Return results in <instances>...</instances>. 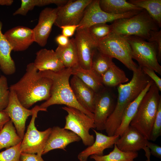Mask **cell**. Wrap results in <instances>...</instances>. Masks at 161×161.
Segmentation results:
<instances>
[{"mask_svg":"<svg viewBox=\"0 0 161 161\" xmlns=\"http://www.w3.org/2000/svg\"><path fill=\"white\" fill-rule=\"evenodd\" d=\"M74 39L80 66L85 69H92L93 58L97 49V41L88 28L77 30Z\"/></svg>","mask_w":161,"mask_h":161,"instance_id":"obj_13","label":"cell"},{"mask_svg":"<svg viewBox=\"0 0 161 161\" xmlns=\"http://www.w3.org/2000/svg\"><path fill=\"white\" fill-rule=\"evenodd\" d=\"M144 72L154 82L160 91H161V79L152 69L148 68H142Z\"/></svg>","mask_w":161,"mask_h":161,"instance_id":"obj_38","label":"cell"},{"mask_svg":"<svg viewBox=\"0 0 161 161\" xmlns=\"http://www.w3.org/2000/svg\"><path fill=\"white\" fill-rule=\"evenodd\" d=\"M21 143L0 152V161H20Z\"/></svg>","mask_w":161,"mask_h":161,"instance_id":"obj_34","label":"cell"},{"mask_svg":"<svg viewBox=\"0 0 161 161\" xmlns=\"http://www.w3.org/2000/svg\"><path fill=\"white\" fill-rule=\"evenodd\" d=\"M41 155L35 154H28L21 152L20 161H45Z\"/></svg>","mask_w":161,"mask_h":161,"instance_id":"obj_40","label":"cell"},{"mask_svg":"<svg viewBox=\"0 0 161 161\" xmlns=\"http://www.w3.org/2000/svg\"><path fill=\"white\" fill-rule=\"evenodd\" d=\"M78 25H66L61 27L62 34L67 37H72L76 31Z\"/></svg>","mask_w":161,"mask_h":161,"instance_id":"obj_41","label":"cell"},{"mask_svg":"<svg viewBox=\"0 0 161 161\" xmlns=\"http://www.w3.org/2000/svg\"><path fill=\"white\" fill-rule=\"evenodd\" d=\"M153 81L151 79L146 87L138 96L128 106L123 114L120 124L116 130L115 135L120 136L130 125L135 114L140 104L143 96L148 90Z\"/></svg>","mask_w":161,"mask_h":161,"instance_id":"obj_24","label":"cell"},{"mask_svg":"<svg viewBox=\"0 0 161 161\" xmlns=\"http://www.w3.org/2000/svg\"><path fill=\"white\" fill-rule=\"evenodd\" d=\"M21 5L13 14V16L20 15L26 16L29 11L38 6V0H21Z\"/></svg>","mask_w":161,"mask_h":161,"instance_id":"obj_36","label":"cell"},{"mask_svg":"<svg viewBox=\"0 0 161 161\" xmlns=\"http://www.w3.org/2000/svg\"><path fill=\"white\" fill-rule=\"evenodd\" d=\"M148 140L146 146L150 150L151 154L159 159L161 158V147L158 145L150 142Z\"/></svg>","mask_w":161,"mask_h":161,"instance_id":"obj_39","label":"cell"},{"mask_svg":"<svg viewBox=\"0 0 161 161\" xmlns=\"http://www.w3.org/2000/svg\"><path fill=\"white\" fill-rule=\"evenodd\" d=\"M73 75L69 83L76 99L84 109L93 113L96 93L77 76Z\"/></svg>","mask_w":161,"mask_h":161,"instance_id":"obj_19","label":"cell"},{"mask_svg":"<svg viewBox=\"0 0 161 161\" xmlns=\"http://www.w3.org/2000/svg\"><path fill=\"white\" fill-rule=\"evenodd\" d=\"M148 41L154 42L157 44V59L160 63L161 60V30L151 31Z\"/></svg>","mask_w":161,"mask_h":161,"instance_id":"obj_37","label":"cell"},{"mask_svg":"<svg viewBox=\"0 0 161 161\" xmlns=\"http://www.w3.org/2000/svg\"><path fill=\"white\" fill-rule=\"evenodd\" d=\"M10 93L7 78L5 76L1 75L0 77V111H3L7 107Z\"/></svg>","mask_w":161,"mask_h":161,"instance_id":"obj_33","label":"cell"},{"mask_svg":"<svg viewBox=\"0 0 161 161\" xmlns=\"http://www.w3.org/2000/svg\"><path fill=\"white\" fill-rule=\"evenodd\" d=\"M99 5L103 11L114 14H121L131 11L144 10L126 0H99Z\"/></svg>","mask_w":161,"mask_h":161,"instance_id":"obj_25","label":"cell"},{"mask_svg":"<svg viewBox=\"0 0 161 161\" xmlns=\"http://www.w3.org/2000/svg\"><path fill=\"white\" fill-rule=\"evenodd\" d=\"M72 74L77 76L96 93L105 87L101 77L92 69H85L79 65L72 68Z\"/></svg>","mask_w":161,"mask_h":161,"instance_id":"obj_26","label":"cell"},{"mask_svg":"<svg viewBox=\"0 0 161 161\" xmlns=\"http://www.w3.org/2000/svg\"><path fill=\"white\" fill-rule=\"evenodd\" d=\"M113 58L107 56L97 49L94 55L92 69L100 77L114 64Z\"/></svg>","mask_w":161,"mask_h":161,"instance_id":"obj_31","label":"cell"},{"mask_svg":"<svg viewBox=\"0 0 161 161\" xmlns=\"http://www.w3.org/2000/svg\"><path fill=\"white\" fill-rule=\"evenodd\" d=\"M58 11L57 7H46L40 12L37 25L33 29L35 42L41 47H44L54 24Z\"/></svg>","mask_w":161,"mask_h":161,"instance_id":"obj_15","label":"cell"},{"mask_svg":"<svg viewBox=\"0 0 161 161\" xmlns=\"http://www.w3.org/2000/svg\"><path fill=\"white\" fill-rule=\"evenodd\" d=\"M35 107L31 120L21 143V152L28 154L37 153L42 156L52 128H49L43 131L37 129L35 125V120L38 112H47V110L41 108L39 106H35Z\"/></svg>","mask_w":161,"mask_h":161,"instance_id":"obj_9","label":"cell"},{"mask_svg":"<svg viewBox=\"0 0 161 161\" xmlns=\"http://www.w3.org/2000/svg\"><path fill=\"white\" fill-rule=\"evenodd\" d=\"M36 55L33 63L39 71L57 72L65 68L53 49H42L37 52Z\"/></svg>","mask_w":161,"mask_h":161,"instance_id":"obj_21","label":"cell"},{"mask_svg":"<svg viewBox=\"0 0 161 161\" xmlns=\"http://www.w3.org/2000/svg\"><path fill=\"white\" fill-rule=\"evenodd\" d=\"M40 71L43 75L50 78L52 83L50 97L39 106L40 108L47 109L52 105H64L77 109L94 119V114L82 107L75 97L69 82L72 75L71 68H65L57 72L49 70Z\"/></svg>","mask_w":161,"mask_h":161,"instance_id":"obj_3","label":"cell"},{"mask_svg":"<svg viewBox=\"0 0 161 161\" xmlns=\"http://www.w3.org/2000/svg\"><path fill=\"white\" fill-rule=\"evenodd\" d=\"M55 52L65 68L72 69L80 65L74 38L70 39L67 46H58Z\"/></svg>","mask_w":161,"mask_h":161,"instance_id":"obj_23","label":"cell"},{"mask_svg":"<svg viewBox=\"0 0 161 161\" xmlns=\"http://www.w3.org/2000/svg\"><path fill=\"white\" fill-rule=\"evenodd\" d=\"M148 140L136 129L130 125L115 144L121 151L136 152L146 146Z\"/></svg>","mask_w":161,"mask_h":161,"instance_id":"obj_18","label":"cell"},{"mask_svg":"<svg viewBox=\"0 0 161 161\" xmlns=\"http://www.w3.org/2000/svg\"><path fill=\"white\" fill-rule=\"evenodd\" d=\"M104 86L111 88L117 86L129 81L124 71L116 65H112L101 76Z\"/></svg>","mask_w":161,"mask_h":161,"instance_id":"obj_27","label":"cell"},{"mask_svg":"<svg viewBox=\"0 0 161 161\" xmlns=\"http://www.w3.org/2000/svg\"><path fill=\"white\" fill-rule=\"evenodd\" d=\"M161 135V100L152 126L149 140L155 141Z\"/></svg>","mask_w":161,"mask_h":161,"instance_id":"obj_35","label":"cell"},{"mask_svg":"<svg viewBox=\"0 0 161 161\" xmlns=\"http://www.w3.org/2000/svg\"><path fill=\"white\" fill-rule=\"evenodd\" d=\"M88 29L92 36L97 41L111 33L112 26L106 23H100L94 25Z\"/></svg>","mask_w":161,"mask_h":161,"instance_id":"obj_32","label":"cell"},{"mask_svg":"<svg viewBox=\"0 0 161 161\" xmlns=\"http://www.w3.org/2000/svg\"><path fill=\"white\" fill-rule=\"evenodd\" d=\"M4 34L14 51H24L35 42L33 29L25 27H13Z\"/></svg>","mask_w":161,"mask_h":161,"instance_id":"obj_17","label":"cell"},{"mask_svg":"<svg viewBox=\"0 0 161 161\" xmlns=\"http://www.w3.org/2000/svg\"><path fill=\"white\" fill-rule=\"evenodd\" d=\"M10 120V118L5 112L3 111H0V127H3Z\"/></svg>","mask_w":161,"mask_h":161,"instance_id":"obj_43","label":"cell"},{"mask_svg":"<svg viewBox=\"0 0 161 161\" xmlns=\"http://www.w3.org/2000/svg\"><path fill=\"white\" fill-rule=\"evenodd\" d=\"M125 37L131 47L132 58L137 62L139 66L152 69L161 75V66L157 60L156 43L134 35Z\"/></svg>","mask_w":161,"mask_h":161,"instance_id":"obj_7","label":"cell"},{"mask_svg":"<svg viewBox=\"0 0 161 161\" xmlns=\"http://www.w3.org/2000/svg\"><path fill=\"white\" fill-rule=\"evenodd\" d=\"M22 140L10 120L4 125L0 131V150L16 145Z\"/></svg>","mask_w":161,"mask_h":161,"instance_id":"obj_28","label":"cell"},{"mask_svg":"<svg viewBox=\"0 0 161 161\" xmlns=\"http://www.w3.org/2000/svg\"><path fill=\"white\" fill-rule=\"evenodd\" d=\"M1 68H0V77L1 76V75H0V71H1Z\"/></svg>","mask_w":161,"mask_h":161,"instance_id":"obj_47","label":"cell"},{"mask_svg":"<svg viewBox=\"0 0 161 161\" xmlns=\"http://www.w3.org/2000/svg\"><path fill=\"white\" fill-rule=\"evenodd\" d=\"M141 11L133 10L121 14H114L103 11L99 5V0H92L86 7L82 18L77 29L89 28L98 24L106 23L123 18L131 17Z\"/></svg>","mask_w":161,"mask_h":161,"instance_id":"obj_10","label":"cell"},{"mask_svg":"<svg viewBox=\"0 0 161 161\" xmlns=\"http://www.w3.org/2000/svg\"><path fill=\"white\" fill-rule=\"evenodd\" d=\"M10 91L9 102L3 111L12 121L17 134L22 140L25 134L26 120L29 116L32 115L35 107L30 110L26 108L21 103L15 93Z\"/></svg>","mask_w":161,"mask_h":161,"instance_id":"obj_14","label":"cell"},{"mask_svg":"<svg viewBox=\"0 0 161 161\" xmlns=\"http://www.w3.org/2000/svg\"><path fill=\"white\" fill-rule=\"evenodd\" d=\"M143 150L145 152V156L146 157L147 159L145 161H150L151 153L149 148L147 147H145Z\"/></svg>","mask_w":161,"mask_h":161,"instance_id":"obj_45","label":"cell"},{"mask_svg":"<svg viewBox=\"0 0 161 161\" xmlns=\"http://www.w3.org/2000/svg\"><path fill=\"white\" fill-rule=\"evenodd\" d=\"M62 109L68 113L65 117L64 128L79 136L85 145H91L95 140L94 136L89 134V131L91 129L95 128L94 120L77 109L67 106Z\"/></svg>","mask_w":161,"mask_h":161,"instance_id":"obj_8","label":"cell"},{"mask_svg":"<svg viewBox=\"0 0 161 161\" xmlns=\"http://www.w3.org/2000/svg\"><path fill=\"white\" fill-rule=\"evenodd\" d=\"M160 91L153 81L143 98L130 124L148 140L161 100Z\"/></svg>","mask_w":161,"mask_h":161,"instance_id":"obj_4","label":"cell"},{"mask_svg":"<svg viewBox=\"0 0 161 161\" xmlns=\"http://www.w3.org/2000/svg\"><path fill=\"white\" fill-rule=\"evenodd\" d=\"M110 88L105 87L96 93L93 120L95 128L98 130H104L106 121L115 106L116 97Z\"/></svg>","mask_w":161,"mask_h":161,"instance_id":"obj_11","label":"cell"},{"mask_svg":"<svg viewBox=\"0 0 161 161\" xmlns=\"http://www.w3.org/2000/svg\"><path fill=\"white\" fill-rule=\"evenodd\" d=\"M3 127H0V131Z\"/></svg>","mask_w":161,"mask_h":161,"instance_id":"obj_46","label":"cell"},{"mask_svg":"<svg viewBox=\"0 0 161 161\" xmlns=\"http://www.w3.org/2000/svg\"><path fill=\"white\" fill-rule=\"evenodd\" d=\"M92 129L95 134V140L91 145L88 146L78 154V158L80 161H87L88 157L92 155H103L104 150L113 148L120 137L115 135L107 136Z\"/></svg>","mask_w":161,"mask_h":161,"instance_id":"obj_20","label":"cell"},{"mask_svg":"<svg viewBox=\"0 0 161 161\" xmlns=\"http://www.w3.org/2000/svg\"><path fill=\"white\" fill-rule=\"evenodd\" d=\"M111 25L110 33L124 37L136 36L146 41L151 31H157L160 28L144 10L131 17L116 20Z\"/></svg>","mask_w":161,"mask_h":161,"instance_id":"obj_5","label":"cell"},{"mask_svg":"<svg viewBox=\"0 0 161 161\" xmlns=\"http://www.w3.org/2000/svg\"><path fill=\"white\" fill-rule=\"evenodd\" d=\"M52 80L43 75L33 63L29 64L20 79L9 88L21 104L28 109L36 103L48 100L50 96Z\"/></svg>","mask_w":161,"mask_h":161,"instance_id":"obj_1","label":"cell"},{"mask_svg":"<svg viewBox=\"0 0 161 161\" xmlns=\"http://www.w3.org/2000/svg\"><path fill=\"white\" fill-rule=\"evenodd\" d=\"M2 26L0 20V66L4 74L10 75L15 72L16 67L10 55L12 47L2 33Z\"/></svg>","mask_w":161,"mask_h":161,"instance_id":"obj_22","label":"cell"},{"mask_svg":"<svg viewBox=\"0 0 161 161\" xmlns=\"http://www.w3.org/2000/svg\"><path fill=\"white\" fill-rule=\"evenodd\" d=\"M129 3L145 10L156 22L161 27V0H129Z\"/></svg>","mask_w":161,"mask_h":161,"instance_id":"obj_29","label":"cell"},{"mask_svg":"<svg viewBox=\"0 0 161 161\" xmlns=\"http://www.w3.org/2000/svg\"><path fill=\"white\" fill-rule=\"evenodd\" d=\"M55 41L58 45L61 47L67 46L69 43L70 39L63 35L60 34L57 35L55 39Z\"/></svg>","mask_w":161,"mask_h":161,"instance_id":"obj_42","label":"cell"},{"mask_svg":"<svg viewBox=\"0 0 161 161\" xmlns=\"http://www.w3.org/2000/svg\"><path fill=\"white\" fill-rule=\"evenodd\" d=\"M138 156L137 152H126L121 151L115 144L114 149L109 154L102 156L93 155L90 156V158L95 161H134Z\"/></svg>","mask_w":161,"mask_h":161,"instance_id":"obj_30","label":"cell"},{"mask_svg":"<svg viewBox=\"0 0 161 161\" xmlns=\"http://www.w3.org/2000/svg\"><path fill=\"white\" fill-rule=\"evenodd\" d=\"M81 140L80 137L72 131L58 126H54L52 128L42 155L56 149L66 151V148L69 144Z\"/></svg>","mask_w":161,"mask_h":161,"instance_id":"obj_16","label":"cell"},{"mask_svg":"<svg viewBox=\"0 0 161 161\" xmlns=\"http://www.w3.org/2000/svg\"><path fill=\"white\" fill-rule=\"evenodd\" d=\"M13 2V0H0V5L10 6Z\"/></svg>","mask_w":161,"mask_h":161,"instance_id":"obj_44","label":"cell"},{"mask_svg":"<svg viewBox=\"0 0 161 161\" xmlns=\"http://www.w3.org/2000/svg\"><path fill=\"white\" fill-rule=\"evenodd\" d=\"M133 72L132 79L129 82L117 86L118 96L115 106L105 126L104 130L108 136L114 135L126 109L151 80V79L144 72L140 66Z\"/></svg>","mask_w":161,"mask_h":161,"instance_id":"obj_2","label":"cell"},{"mask_svg":"<svg viewBox=\"0 0 161 161\" xmlns=\"http://www.w3.org/2000/svg\"><path fill=\"white\" fill-rule=\"evenodd\" d=\"M92 1L69 0L65 4L58 7L54 24L60 28L66 25H78L86 7Z\"/></svg>","mask_w":161,"mask_h":161,"instance_id":"obj_12","label":"cell"},{"mask_svg":"<svg viewBox=\"0 0 161 161\" xmlns=\"http://www.w3.org/2000/svg\"><path fill=\"white\" fill-rule=\"evenodd\" d=\"M97 49L106 55L118 60L132 72L139 66L134 61L130 44L123 36L110 33L97 41Z\"/></svg>","mask_w":161,"mask_h":161,"instance_id":"obj_6","label":"cell"}]
</instances>
